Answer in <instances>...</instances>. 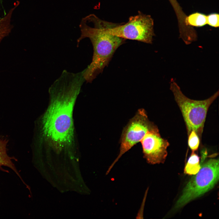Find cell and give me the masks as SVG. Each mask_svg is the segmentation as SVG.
I'll return each mask as SVG.
<instances>
[{
    "label": "cell",
    "mask_w": 219,
    "mask_h": 219,
    "mask_svg": "<svg viewBox=\"0 0 219 219\" xmlns=\"http://www.w3.org/2000/svg\"><path fill=\"white\" fill-rule=\"evenodd\" d=\"M201 166L199 157L194 152H192L185 166L184 172L189 175H195L199 172Z\"/></svg>",
    "instance_id": "9"
},
{
    "label": "cell",
    "mask_w": 219,
    "mask_h": 219,
    "mask_svg": "<svg viewBox=\"0 0 219 219\" xmlns=\"http://www.w3.org/2000/svg\"><path fill=\"white\" fill-rule=\"evenodd\" d=\"M170 89L182 113L187 135L194 130L201 139L207 111L211 105L218 96V90L204 100L191 99L183 94L173 78L170 81Z\"/></svg>",
    "instance_id": "3"
},
{
    "label": "cell",
    "mask_w": 219,
    "mask_h": 219,
    "mask_svg": "<svg viewBox=\"0 0 219 219\" xmlns=\"http://www.w3.org/2000/svg\"><path fill=\"white\" fill-rule=\"evenodd\" d=\"M186 25L196 27H201L207 24V16L196 12L186 17L185 19Z\"/></svg>",
    "instance_id": "10"
},
{
    "label": "cell",
    "mask_w": 219,
    "mask_h": 219,
    "mask_svg": "<svg viewBox=\"0 0 219 219\" xmlns=\"http://www.w3.org/2000/svg\"><path fill=\"white\" fill-rule=\"evenodd\" d=\"M108 22L93 14L83 18L79 27L81 34L77 39V45L82 39L89 38L93 47V54L90 64L83 70L87 82L91 83L109 64L117 49L125 39L109 33L107 31Z\"/></svg>",
    "instance_id": "2"
},
{
    "label": "cell",
    "mask_w": 219,
    "mask_h": 219,
    "mask_svg": "<svg viewBox=\"0 0 219 219\" xmlns=\"http://www.w3.org/2000/svg\"><path fill=\"white\" fill-rule=\"evenodd\" d=\"M140 142L144 158L148 163L156 164L165 162L169 144L161 137L155 125L148 130Z\"/></svg>",
    "instance_id": "7"
},
{
    "label": "cell",
    "mask_w": 219,
    "mask_h": 219,
    "mask_svg": "<svg viewBox=\"0 0 219 219\" xmlns=\"http://www.w3.org/2000/svg\"><path fill=\"white\" fill-rule=\"evenodd\" d=\"M169 0L175 10L179 8L180 6L176 0Z\"/></svg>",
    "instance_id": "13"
},
{
    "label": "cell",
    "mask_w": 219,
    "mask_h": 219,
    "mask_svg": "<svg viewBox=\"0 0 219 219\" xmlns=\"http://www.w3.org/2000/svg\"><path fill=\"white\" fill-rule=\"evenodd\" d=\"M83 71L64 70L49 89L50 105L43 119L44 136L56 149L70 146L74 139V106L85 82Z\"/></svg>",
    "instance_id": "1"
},
{
    "label": "cell",
    "mask_w": 219,
    "mask_h": 219,
    "mask_svg": "<svg viewBox=\"0 0 219 219\" xmlns=\"http://www.w3.org/2000/svg\"><path fill=\"white\" fill-rule=\"evenodd\" d=\"M188 144L192 151L194 152L198 148L200 144V138L196 133L194 131H191L188 135Z\"/></svg>",
    "instance_id": "11"
},
{
    "label": "cell",
    "mask_w": 219,
    "mask_h": 219,
    "mask_svg": "<svg viewBox=\"0 0 219 219\" xmlns=\"http://www.w3.org/2000/svg\"><path fill=\"white\" fill-rule=\"evenodd\" d=\"M7 142V141L5 140L0 139V169L3 166L8 167L19 176L14 165L12 161V158L9 157L7 153L6 145Z\"/></svg>",
    "instance_id": "8"
},
{
    "label": "cell",
    "mask_w": 219,
    "mask_h": 219,
    "mask_svg": "<svg viewBox=\"0 0 219 219\" xmlns=\"http://www.w3.org/2000/svg\"><path fill=\"white\" fill-rule=\"evenodd\" d=\"M207 24L212 27H218L219 26V14L212 13L207 16Z\"/></svg>",
    "instance_id": "12"
},
{
    "label": "cell",
    "mask_w": 219,
    "mask_h": 219,
    "mask_svg": "<svg viewBox=\"0 0 219 219\" xmlns=\"http://www.w3.org/2000/svg\"><path fill=\"white\" fill-rule=\"evenodd\" d=\"M154 22L150 16L139 12L130 17L128 21L123 25L109 22L108 32L123 39L136 40L151 44L155 35Z\"/></svg>",
    "instance_id": "5"
},
{
    "label": "cell",
    "mask_w": 219,
    "mask_h": 219,
    "mask_svg": "<svg viewBox=\"0 0 219 219\" xmlns=\"http://www.w3.org/2000/svg\"><path fill=\"white\" fill-rule=\"evenodd\" d=\"M218 159H210L201 166L188 182L174 207L179 209L212 189L219 180Z\"/></svg>",
    "instance_id": "4"
},
{
    "label": "cell",
    "mask_w": 219,
    "mask_h": 219,
    "mask_svg": "<svg viewBox=\"0 0 219 219\" xmlns=\"http://www.w3.org/2000/svg\"><path fill=\"white\" fill-rule=\"evenodd\" d=\"M154 125L148 120L144 109L141 108L138 110L123 129L120 138L119 153L109 168L106 175L123 155L140 142L146 132Z\"/></svg>",
    "instance_id": "6"
}]
</instances>
